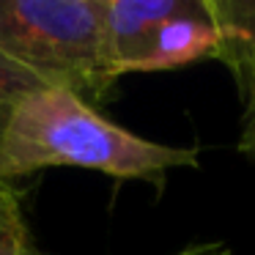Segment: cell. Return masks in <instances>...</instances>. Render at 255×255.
Masks as SVG:
<instances>
[{
    "mask_svg": "<svg viewBox=\"0 0 255 255\" xmlns=\"http://www.w3.org/2000/svg\"><path fill=\"white\" fill-rule=\"evenodd\" d=\"M30 247L19 198L8 184H0V255H22Z\"/></svg>",
    "mask_w": 255,
    "mask_h": 255,
    "instance_id": "obj_7",
    "label": "cell"
},
{
    "mask_svg": "<svg viewBox=\"0 0 255 255\" xmlns=\"http://www.w3.org/2000/svg\"><path fill=\"white\" fill-rule=\"evenodd\" d=\"M200 6L203 0H105V44L116 77L137 72L162 22Z\"/></svg>",
    "mask_w": 255,
    "mask_h": 255,
    "instance_id": "obj_3",
    "label": "cell"
},
{
    "mask_svg": "<svg viewBox=\"0 0 255 255\" xmlns=\"http://www.w3.org/2000/svg\"><path fill=\"white\" fill-rule=\"evenodd\" d=\"M236 148H239V154L255 159V99L247 102V110L242 116V132H239Z\"/></svg>",
    "mask_w": 255,
    "mask_h": 255,
    "instance_id": "obj_8",
    "label": "cell"
},
{
    "mask_svg": "<svg viewBox=\"0 0 255 255\" xmlns=\"http://www.w3.org/2000/svg\"><path fill=\"white\" fill-rule=\"evenodd\" d=\"M217 44H220V33L211 22L203 0L200 8L189 14H178L156 28L137 72H165V69L187 66L192 61L214 58Z\"/></svg>",
    "mask_w": 255,
    "mask_h": 255,
    "instance_id": "obj_4",
    "label": "cell"
},
{
    "mask_svg": "<svg viewBox=\"0 0 255 255\" xmlns=\"http://www.w3.org/2000/svg\"><path fill=\"white\" fill-rule=\"evenodd\" d=\"M47 167H85L113 178L165 181L176 167H198V151L145 140L107 121L69 88L44 85L17 105L0 140V184Z\"/></svg>",
    "mask_w": 255,
    "mask_h": 255,
    "instance_id": "obj_1",
    "label": "cell"
},
{
    "mask_svg": "<svg viewBox=\"0 0 255 255\" xmlns=\"http://www.w3.org/2000/svg\"><path fill=\"white\" fill-rule=\"evenodd\" d=\"M36 88H44V83L39 77H33L19 63L8 61L6 55H0V140L6 134V127L11 121L17 105Z\"/></svg>",
    "mask_w": 255,
    "mask_h": 255,
    "instance_id": "obj_6",
    "label": "cell"
},
{
    "mask_svg": "<svg viewBox=\"0 0 255 255\" xmlns=\"http://www.w3.org/2000/svg\"><path fill=\"white\" fill-rule=\"evenodd\" d=\"M220 33L217 61L228 66L244 102L255 99V0H206Z\"/></svg>",
    "mask_w": 255,
    "mask_h": 255,
    "instance_id": "obj_5",
    "label": "cell"
},
{
    "mask_svg": "<svg viewBox=\"0 0 255 255\" xmlns=\"http://www.w3.org/2000/svg\"><path fill=\"white\" fill-rule=\"evenodd\" d=\"M22 255H44V253L28 247ZM176 255H233V253H231V247H228V244H222V242H203V244H189V247L178 250Z\"/></svg>",
    "mask_w": 255,
    "mask_h": 255,
    "instance_id": "obj_9",
    "label": "cell"
},
{
    "mask_svg": "<svg viewBox=\"0 0 255 255\" xmlns=\"http://www.w3.org/2000/svg\"><path fill=\"white\" fill-rule=\"evenodd\" d=\"M0 55L85 102L107 99L118 83L105 44V0H0Z\"/></svg>",
    "mask_w": 255,
    "mask_h": 255,
    "instance_id": "obj_2",
    "label": "cell"
}]
</instances>
